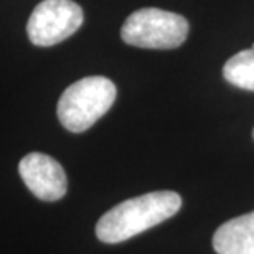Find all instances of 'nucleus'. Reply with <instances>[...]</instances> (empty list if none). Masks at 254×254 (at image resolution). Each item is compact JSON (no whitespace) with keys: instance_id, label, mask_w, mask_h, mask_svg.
Masks as SVG:
<instances>
[{"instance_id":"1","label":"nucleus","mask_w":254,"mask_h":254,"mask_svg":"<svg viewBox=\"0 0 254 254\" xmlns=\"http://www.w3.org/2000/svg\"><path fill=\"white\" fill-rule=\"evenodd\" d=\"M180 208V195L170 190L130 198L101 216L96 225V236L109 245L127 241L177 215Z\"/></svg>"},{"instance_id":"2","label":"nucleus","mask_w":254,"mask_h":254,"mask_svg":"<svg viewBox=\"0 0 254 254\" xmlns=\"http://www.w3.org/2000/svg\"><path fill=\"white\" fill-rule=\"evenodd\" d=\"M114 83L104 76H88L64 89L58 101V119L64 129L79 134L93 127L114 104Z\"/></svg>"},{"instance_id":"3","label":"nucleus","mask_w":254,"mask_h":254,"mask_svg":"<svg viewBox=\"0 0 254 254\" xmlns=\"http://www.w3.org/2000/svg\"><path fill=\"white\" fill-rule=\"evenodd\" d=\"M189 22L179 13L162 8H140L132 12L121 28V37L132 47L150 50L179 48L189 35Z\"/></svg>"},{"instance_id":"4","label":"nucleus","mask_w":254,"mask_h":254,"mask_svg":"<svg viewBox=\"0 0 254 254\" xmlns=\"http://www.w3.org/2000/svg\"><path fill=\"white\" fill-rule=\"evenodd\" d=\"M83 8L73 0H43L30 15L27 33L37 47H53L83 25Z\"/></svg>"},{"instance_id":"5","label":"nucleus","mask_w":254,"mask_h":254,"mask_svg":"<svg viewBox=\"0 0 254 254\" xmlns=\"http://www.w3.org/2000/svg\"><path fill=\"white\" fill-rule=\"evenodd\" d=\"M18 172L27 189L43 201H57L68 190V180L63 167L50 155L28 154L18 165Z\"/></svg>"},{"instance_id":"6","label":"nucleus","mask_w":254,"mask_h":254,"mask_svg":"<svg viewBox=\"0 0 254 254\" xmlns=\"http://www.w3.org/2000/svg\"><path fill=\"white\" fill-rule=\"evenodd\" d=\"M218 254H254V211L223 223L213 236Z\"/></svg>"},{"instance_id":"7","label":"nucleus","mask_w":254,"mask_h":254,"mask_svg":"<svg viewBox=\"0 0 254 254\" xmlns=\"http://www.w3.org/2000/svg\"><path fill=\"white\" fill-rule=\"evenodd\" d=\"M223 76L236 88L254 91V45L228 60L223 66Z\"/></svg>"},{"instance_id":"8","label":"nucleus","mask_w":254,"mask_h":254,"mask_svg":"<svg viewBox=\"0 0 254 254\" xmlns=\"http://www.w3.org/2000/svg\"><path fill=\"white\" fill-rule=\"evenodd\" d=\"M253 135H254V132H253Z\"/></svg>"}]
</instances>
